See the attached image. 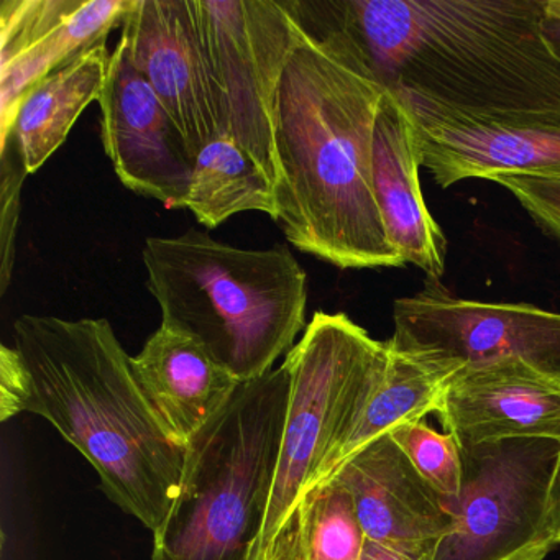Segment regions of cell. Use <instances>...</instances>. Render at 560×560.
<instances>
[{
  "label": "cell",
  "instance_id": "44dd1931",
  "mask_svg": "<svg viewBox=\"0 0 560 560\" xmlns=\"http://www.w3.org/2000/svg\"><path fill=\"white\" fill-rule=\"evenodd\" d=\"M366 540L352 494L342 485L329 480L307 493L298 560H362Z\"/></svg>",
  "mask_w": 560,
  "mask_h": 560
},
{
  "label": "cell",
  "instance_id": "d4e9b609",
  "mask_svg": "<svg viewBox=\"0 0 560 560\" xmlns=\"http://www.w3.org/2000/svg\"><path fill=\"white\" fill-rule=\"evenodd\" d=\"M546 521L553 542L560 546V452L547 490Z\"/></svg>",
  "mask_w": 560,
  "mask_h": 560
},
{
  "label": "cell",
  "instance_id": "7a4b0ae2",
  "mask_svg": "<svg viewBox=\"0 0 560 560\" xmlns=\"http://www.w3.org/2000/svg\"><path fill=\"white\" fill-rule=\"evenodd\" d=\"M385 93L347 38L301 28L275 109L278 222L298 250L343 270L405 265L373 186Z\"/></svg>",
  "mask_w": 560,
  "mask_h": 560
},
{
  "label": "cell",
  "instance_id": "30bf717a",
  "mask_svg": "<svg viewBox=\"0 0 560 560\" xmlns=\"http://www.w3.org/2000/svg\"><path fill=\"white\" fill-rule=\"evenodd\" d=\"M398 96L415 124L421 166L441 188L500 176L560 179V109L460 113Z\"/></svg>",
  "mask_w": 560,
  "mask_h": 560
},
{
  "label": "cell",
  "instance_id": "9c48e42d",
  "mask_svg": "<svg viewBox=\"0 0 560 560\" xmlns=\"http://www.w3.org/2000/svg\"><path fill=\"white\" fill-rule=\"evenodd\" d=\"M389 342L464 366L517 359L560 382V313L526 303H485L429 280L393 306Z\"/></svg>",
  "mask_w": 560,
  "mask_h": 560
},
{
  "label": "cell",
  "instance_id": "7402d4cb",
  "mask_svg": "<svg viewBox=\"0 0 560 560\" xmlns=\"http://www.w3.org/2000/svg\"><path fill=\"white\" fill-rule=\"evenodd\" d=\"M389 434L431 487L451 500L458 497L462 452L454 435L438 432L424 421L406 422Z\"/></svg>",
  "mask_w": 560,
  "mask_h": 560
},
{
  "label": "cell",
  "instance_id": "2e32d148",
  "mask_svg": "<svg viewBox=\"0 0 560 560\" xmlns=\"http://www.w3.org/2000/svg\"><path fill=\"white\" fill-rule=\"evenodd\" d=\"M415 124L398 94L386 90L373 132V186L389 241L406 264L441 281L447 241L421 191Z\"/></svg>",
  "mask_w": 560,
  "mask_h": 560
},
{
  "label": "cell",
  "instance_id": "4fadbf2b",
  "mask_svg": "<svg viewBox=\"0 0 560 560\" xmlns=\"http://www.w3.org/2000/svg\"><path fill=\"white\" fill-rule=\"evenodd\" d=\"M132 0H4L0 5V147L25 96L45 78L107 42Z\"/></svg>",
  "mask_w": 560,
  "mask_h": 560
},
{
  "label": "cell",
  "instance_id": "5b68a950",
  "mask_svg": "<svg viewBox=\"0 0 560 560\" xmlns=\"http://www.w3.org/2000/svg\"><path fill=\"white\" fill-rule=\"evenodd\" d=\"M284 363L241 383L189 442L182 487L153 533L152 560H250L267 514L290 406Z\"/></svg>",
  "mask_w": 560,
  "mask_h": 560
},
{
  "label": "cell",
  "instance_id": "cb8c5ba5",
  "mask_svg": "<svg viewBox=\"0 0 560 560\" xmlns=\"http://www.w3.org/2000/svg\"><path fill=\"white\" fill-rule=\"evenodd\" d=\"M2 152V294L11 281L12 257H14L15 228H18L21 189L28 173L12 143Z\"/></svg>",
  "mask_w": 560,
  "mask_h": 560
},
{
  "label": "cell",
  "instance_id": "7c38bea8",
  "mask_svg": "<svg viewBox=\"0 0 560 560\" xmlns=\"http://www.w3.org/2000/svg\"><path fill=\"white\" fill-rule=\"evenodd\" d=\"M97 103L101 140L117 178L137 195L178 208L195 159L149 81L130 63L122 40L110 54Z\"/></svg>",
  "mask_w": 560,
  "mask_h": 560
},
{
  "label": "cell",
  "instance_id": "8fae6325",
  "mask_svg": "<svg viewBox=\"0 0 560 560\" xmlns=\"http://www.w3.org/2000/svg\"><path fill=\"white\" fill-rule=\"evenodd\" d=\"M120 40L149 81L196 160L225 133L191 0H132Z\"/></svg>",
  "mask_w": 560,
  "mask_h": 560
},
{
  "label": "cell",
  "instance_id": "4316f807",
  "mask_svg": "<svg viewBox=\"0 0 560 560\" xmlns=\"http://www.w3.org/2000/svg\"><path fill=\"white\" fill-rule=\"evenodd\" d=\"M362 560H419L415 557L406 556V553L396 552V550L388 549L382 544L372 542L366 540L365 550H363Z\"/></svg>",
  "mask_w": 560,
  "mask_h": 560
},
{
  "label": "cell",
  "instance_id": "9a60e30c",
  "mask_svg": "<svg viewBox=\"0 0 560 560\" xmlns=\"http://www.w3.org/2000/svg\"><path fill=\"white\" fill-rule=\"evenodd\" d=\"M458 447L508 441L560 442V382L517 359L458 370L438 411Z\"/></svg>",
  "mask_w": 560,
  "mask_h": 560
},
{
  "label": "cell",
  "instance_id": "277c9868",
  "mask_svg": "<svg viewBox=\"0 0 560 560\" xmlns=\"http://www.w3.org/2000/svg\"><path fill=\"white\" fill-rule=\"evenodd\" d=\"M142 258L162 326L198 340L241 383L271 372L306 329V271L284 245L248 250L188 231L150 237Z\"/></svg>",
  "mask_w": 560,
  "mask_h": 560
},
{
  "label": "cell",
  "instance_id": "ba28073f",
  "mask_svg": "<svg viewBox=\"0 0 560 560\" xmlns=\"http://www.w3.org/2000/svg\"><path fill=\"white\" fill-rule=\"evenodd\" d=\"M454 527L434 560H546L557 547L546 521L560 442L508 439L460 447Z\"/></svg>",
  "mask_w": 560,
  "mask_h": 560
},
{
  "label": "cell",
  "instance_id": "ffe728a7",
  "mask_svg": "<svg viewBox=\"0 0 560 560\" xmlns=\"http://www.w3.org/2000/svg\"><path fill=\"white\" fill-rule=\"evenodd\" d=\"M176 209H188L209 229L252 211L278 222L277 188L234 137L221 136L196 156L188 189Z\"/></svg>",
  "mask_w": 560,
  "mask_h": 560
},
{
  "label": "cell",
  "instance_id": "8992f818",
  "mask_svg": "<svg viewBox=\"0 0 560 560\" xmlns=\"http://www.w3.org/2000/svg\"><path fill=\"white\" fill-rule=\"evenodd\" d=\"M283 363L291 376L290 406L250 560H298L301 508L382 383L388 346L347 314L317 311Z\"/></svg>",
  "mask_w": 560,
  "mask_h": 560
},
{
  "label": "cell",
  "instance_id": "6da1fadb",
  "mask_svg": "<svg viewBox=\"0 0 560 560\" xmlns=\"http://www.w3.org/2000/svg\"><path fill=\"white\" fill-rule=\"evenodd\" d=\"M301 28L336 32L401 96L460 113L560 109L546 0H290Z\"/></svg>",
  "mask_w": 560,
  "mask_h": 560
},
{
  "label": "cell",
  "instance_id": "e0dca14e",
  "mask_svg": "<svg viewBox=\"0 0 560 560\" xmlns=\"http://www.w3.org/2000/svg\"><path fill=\"white\" fill-rule=\"evenodd\" d=\"M130 363L160 421L185 447L225 408L241 385L198 340L166 326L149 337Z\"/></svg>",
  "mask_w": 560,
  "mask_h": 560
},
{
  "label": "cell",
  "instance_id": "484cf974",
  "mask_svg": "<svg viewBox=\"0 0 560 560\" xmlns=\"http://www.w3.org/2000/svg\"><path fill=\"white\" fill-rule=\"evenodd\" d=\"M542 34L553 57L560 61V0H546Z\"/></svg>",
  "mask_w": 560,
  "mask_h": 560
},
{
  "label": "cell",
  "instance_id": "5bb4252c",
  "mask_svg": "<svg viewBox=\"0 0 560 560\" xmlns=\"http://www.w3.org/2000/svg\"><path fill=\"white\" fill-rule=\"evenodd\" d=\"M329 480L352 494L366 539L396 552L434 560L454 527L451 498L419 475L389 432L350 455Z\"/></svg>",
  "mask_w": 560,
  "mask_h": 560
},
{
  "label": "cell",
  "instance_id": "52a82bcc",
  "mask_svg": "<svg viewBox=\"0 0 560 560\" xmlns=\"http://www.w3.org/2000/svg\"><path fill=\"white\" fill-rule=\"evenodd\" d=\"M199 42L234 137L273 179H280L275 109L301 25L290 0H191Z\"/></svg>",
  "mask_w": 560,
  "mask_h": 560
},
{
  "label": "cell",
  "instance_id": "d6986e66",
  "mask_svg": "<svg viewBox=\"0 0 560 560\" xmlns=\"http://www.w3.org/2000/svg\"><path fill=\"white\" fill-rule=\"evenodd\" d=\"M386 346L388 363L382 383L320 483L350 455L380 435L388 434L406 422L424 421L429 412L438 415L448 382L462 369L457 363L438 357L399 349L389 340Z\"/></svg>",
  "mask_w": 560,
  "mask_h": 560
},
{
  "label": "cell",
  "instance_id": "3957f363",
  "mask_svg": "<svg viewBox=\"0 0 560 560\" xmlns=\"http://www.w3.org/2000/svg\"><path fill=\"white\" fill-rule=\"evenodd\" d=\"M107 319L25 314L0 347V419H47L88 458L106 497L155 533L172 510L188 447L143 395Z\"/></svg>",
  "mask_w": 560,
  "mask_h": 560
},
{
  "label": "cell",
  "instance_id": "ac0fdd59",
  "mask_svg": "<svg viewBox=\"0 0 560 560\" xmlns=\"http://www.w3.org/2000/svg\"><path fill=\"white\" fill-rule=\"evenodd\" d=\"M109 60L107 42H103L45 78L25 96L4 147L14 145L28 175L51 159L83 110L100 101Z\"/></svg>",
  "mask_w": 560,
  "mask_h": 560
},
{
  "label": "cell",
  "instance_id": "603a6c76",
  "mask_svg": "<svg viewBox=\"0 0 560 560\" xmlns=\"http://www.w3.org/2000/svg\"><path fill=\"white\" fill-rule=\"evenodd\" d=\"M493 183L510 191L533 221L560 242V179L500 176Z\"/></svg>",
  "mask_w": 560,
  "mask_h": 560
}]
</instances>
